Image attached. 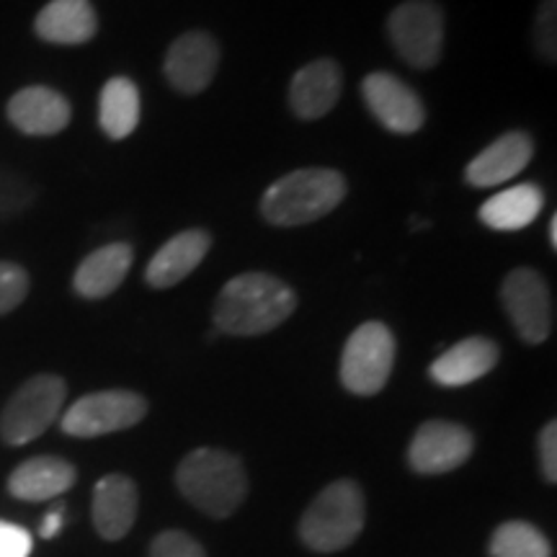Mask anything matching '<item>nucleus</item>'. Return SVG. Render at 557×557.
<instances>
[{"label":"nucleus","mask_w":557,"mask_h":557,"mask_svg":"<svg viewBox=\"0 0 557 557\" xmlns=\"http://www.w3.org/2000/svg\"><path fill=\"white\" fill-rule=\"evenodd\" d=\"M532 152L534 145L527 132H506L470 160V165L465 169V178L475 189L506 184L508 178H517L527 169Z\"/></svg>","instance_id":"13"},{"label":"nucleus","mask_w":557,"mask_h":557,"mask_svg":"<svg viewBox=\"0 0 557 557\" xmlns=\"http://www.w3.org/2000/svg\"><path fill=\"white\" fill-rule=\"evenodd\" d=\"M99 122L109 139H124L139 124V90L124 75L111 78L101 90Z\"/></svg>","instance_id":"23"},{"label":"nucleus","mask_w":557,"mask_h":557,"mask_svg":"<svg viewBox=\"0 0 557 557\" xmlns=\"http://www.w3.org/2000/svg\"><path fill=\"white\" fill-rule=\"evenodd\" d=\"M148 416V400L132 389H101L83 395L65 410L60 426L67 436L96 438L137 426Z\"/></svg>","instance_id":"8"},{"label":"nucleus","mask_w":557,"mask_h":557,"mask_svg":"<svg viewBox=\"0 0 557 557\" xmlns=\"http://www.w3.org/2000/svg\"><path fill=\"white\" fill-rule=\"evenodd\" d=\"M491 557H553L545 534L529 521H506L491 537Z\"/></svg>","instance_id":"24"},{"label":"nucleus","mask_w":557,"mask_h":557,"mask_svg":"<svg viewBox=\"0 0 557 557\" xmlns=\"http://www.w3.org/2000/svg\"><path fill=\"white\" fill-rule=\"evenodd\" d=\"M62 521H65V506L58 504L50 513H47L45 521H41V529H39L41 537H45V540L58 537L60 529H62Z\"/></svg>","instance_id":"30"},{"label":"nucleus","mask_w":557,"mask_h":557,"mask_svg":"<svg viewBox=\"0 0 557 557\" xmlns=\"http://www.w3.org/2000/svg\"><path fill=\"white\" fill-rule=\"evenodd\" d=\"M67 398L65 380L58 374H37L26 380L0 413V438L9 447H24L58 421Z\"/></svg>","instance_id":"5"},{"label":"nucleus","mask_w":557,"mask_h":557,"mask_svg":"<svg viewBox=\"0 0 557 557\" xmlns=\"http://www.w3.org/2000/svg\"><path fill=\"white\" fill-rule=\"evenodd\" d=\"M549 248L557 250V218L553 214V220H549Z\"/></svg>","instance_id":"31"},{"label":"nucleus","mask_w":557,"mask_h":557,"mask_svg":"<svg viewBox=\"0 0 557 557\" xmlns=\"http://www.w3.org/2000/svg\"><path fill=\"white\" fill-rule=\"evenodd\" d=\"M297 310V292L284 278L240 274L222 287L214 299L212 320L218 333L227 336H263L278 329Z\"/></svg>","instance_id":"1"},{"label":"nucleus","mask_w":557,"mask_h":557,"mask_svg":"<svg viewBox=\"0 0 557 557\" xmlns=\"http://www.w3.org/2000/svg\"><path fill=\"white\" fill-rule=\"evenodd\" d=\"M500 302L517 336L529 346L545 344L553 333V295L534 269H513L500 284Z\"/></svg>","instance_id":"9"},{"label":"nucleus","mask_w":557,"mask_h":557,"mask_svg":"<svg viewBox=\"0 0 557 557\" xmlns=\"http://www.w3.org/2000/svg\"><path fill=\"white\" fill-rule=\"evenodd\" d=\"M542 207H545V194L537 184H519L511 189L496 194L480 207V222L493 230H524L540 218Z\"/></svg>","instance_id":"22"},{"label":"nucleus","mask_w":557,"mask_h":557,"mask_svg":"<svg viewBox=\"0 0 557 557\" xmlns=\"http://www.w3.org/2000/svg\"><path fill=\"white\" fill-rule=\"evenodd\" d=\"M132 269L129 243H111L86 256L73 276V289L86 299H103L122 287Z\"/></svg>","instance_id":"21"},{"label":"nucleus","mask_w":557,"mask_h":557,"mask_svg":"<svg viewBox=\"0 0 557 557\" xmlns=\"http://www.w3.org/2000/svg\"><path fill=\"white\" fill-rule=\"evenodd\" d=\"M29 295V274L13 261H0V315H9Z\"/></svg>","instance_id":"25"},{"label":"nucleus","mask_w":557,"mask_h":557,"mask_svg":"<svg viewBox=\"0 0 557 557\" xmlns=\"http://www.w3.org/2000/svg\"><path fill=\"white\" fill-rule=\"evenodd\" d=\"M346 197V178L331 169H299L276 178L261 199L263 220L278 227L310 225Z\"/></svg>","instance_id":"3"},{"label":"nucleus","mask_w":557,"mask_h":557,"mask_svg":"<svg viewBox=\"0 0 557 557\" xmlns=\"http://www.w3.org/2000/svg\"><path fill=\"white\" fill-rule=\"evenodd\" d=\"M475 438L451 421H426L418 426L408 447V465L418 475H444L462 468L472 455Z\"/></svg>","instance_id":"11"},{"label":"nucleus","mask_w":557,"mask_h":557,"mask_svg":"<svg viewBox=\"0 0 557 557\" xmlns=\"http://www.w3.org/2000/svg\"><path fill=\"white\" fill-rule=\"evenodd\" d=\"M341 88H344V78H341L338 62L320 58L295 73L289 86V107L299 120H320L336 107Z\"/></svg>","instance_id":"14"},{"label":"nucleus","mask_w":557,"mask_h":557,"mask_svg":"<svg viewBox=\"0 0 557 557\" xmlns=\"http://www.w3.org/2000/svg\"><path fill=\"white\" fill-rule=\"evenodd\" d=\"M500 348L496 341L472 336L455 344L431 364L429 374L442 387H465L493 372L498 364Z\"/></svg>","instance_id":"17"},{"label":"nucleus","mask_w":557,"mask_h":557,"mask_svg":"<svg viewBox=\"0 0 557 557\" xmlns=\"http://www.w3.org/2000/svg\"><path fill=\"white\" fill-rule=\"evenodd\" d=\"M137 485L122 472H111L96 483L94 527L107 542L124 540L137 519Z\"/></svg>","instance_id":"16"},{"label":"nucleus","mask_w":557,"mask_h":557,"mask_svg":"<svg viewBox=\"0 0 557 557\" xmlns=\"http://www.w3.org/2000/svg\"><path fill=\"white\" fill-rule=\"evenodd\" d=\"M150 557H207L205 547L181 529H165L150 545Z\"/></svg>","instance_id":"26"},{"label":"nucleus","mask_w":557,"mask_h":557,"mask_svg":"<svg viewBox=\"0 0 557 557\" xmlns=\"http://www.w3.org/2000/svg\"><path fill=\"white\" fill-rule=\"evenodd\" d=\"M34 32L50 45H86L99 32V16L90 0H50L37 13Z\"/></svg>","instance_id":"20"},{"label":"nucleus","mask_w":557,"mask_h":557,"mask_svg":"<svg viewBox=\"0 0 557 557\" xmlns=\"http://www.w3.org/2000/svg\"><path fill=\"white\" fill-rule=\"evenodd\" d=\"M395 367V336L380 320L361 323L341 354V382L354 395H377Z\"/></svg>","instance_id":"6"},{"label":"nucleus","mask_w":557,"mask_h":557,"mask_svg":"<svg viewBox=\"0 0 557 557\" xmlns=\"http://www.w3.org/2000/svg\"><path fill=\"white\" fill-rule=\"evenodd\" d=\"M557 0H542L537 18H534V45L542 60L555 62L557 58Z\"/></svg>","instance_id":"27"},{"label":"nucleus","mask_w":557,"mask_h":557,"mask_svg":"<svg viewBox=\"0 0 557 557\" xmlns=\"http://www.w3.org/2000/svg\"><path fill=\"white\" fill-rule=\"evenodd\" d=\"M367 109L393 135H413L426 124V107L408 83L393 73H369L361 83Z\"/></svg>","instance_id":"10"},{"label":"nucleus","mask_w":557,"mask_h":557,"mask_svg":"<svg viewBox=\"0 0 557 557\" xmlns=\"http://www.w3.org/2000/svg\"><path fill=\"white\" fill-rule=\"evenodd\" d=\"M78 480V470L62 457H32L21 462L9 478V493L18 500L41 504L67 493Z\"/></svg>","instance_id":"19"},{"label":"nucleus","mask_w":557,"mask_h":557,"mask_svg":"<svg viewBox=\"0 0 557 557\" xmlns=\"http://www.w3.org/2000/svg\"><path fill=\"white\" fill-rule=\"evenodd\" d=\"M181 496L212 519H227L248 496V478L233 451L201 447L181 459L176 470Z\"/></svg>","instance_id":"2"},{"label":"nucleus","mask_w":557,"mask_h":557,"mask_svg":"<svg viewBox=\"0 0 557 557\" xmlns=\"http://www.w3.org/2000/svg\"><path fill=\"white\" fill-rule=\"evenodd\" d=\"M212 248V235L207 230H186V233L173 235L163 248L152 256V261L145 269V282L152 289H169L184 282L191 271L205 261V256Z\"/></svg>","instance_id":"18"},{"label":"nucleus","mask_w":557,"mask_h":557,"mask_svg":"<svg viewBox=\"0 0 557 557\" xmlns=\"http://www.w3.org/2000/svg\"><path fill=\"white\" fill-rule=\"evenodd\" d=\"M220 65V45L209 32L181 34L165 54V78L178 94L197 96L212 83Z\"/></svg>","instance_id":"12"},{"label":"nucleus","mask_w":557,"mask_h":557,"mask_svg":"<svg viewBox=\"0 0 557 557\" xmlns=\"http://www.w3.org/2000/svg\"><path fill=\"white\" fill-rule=\"evenodd\" d=\"M387 37L410 67L429 70L442 60L444 11L436 0H406L387 16Z\"/></svg>","instance_id":"7"},{"label":"nucleus","mask_w":557,"mask_h":557,"mask_svg":"<svg viewBox=\"0 0 557 557\" xmlns=\"http://www.w3.org/2000/svg\"><path fill=\"white\" fill-rule=\"evenodd\" d=\"M70 103L60 90L47 86H29L18 90L9 101V122L29 137L58 135L70 124Z\"/></svg>","instance_id":"15"},{"label":"nucleus","mask_w":557,"mask_h":557,"mask_svg":"<svg viewBox=\"0 0 557 557\" xmlns=\"http://www.w3.org/2000/svg\"><path fill=\"white\" fill-rule=\"evenodd\" d=\"M32 547V534L24 527L0 521V557H29Z\"/></svg>","instance_id":"28"},{"label":"nucleus","mask_w":557,"mask_h":557,"mask_svg":"<svg viewBox=\"0 0 557 557\" xmlns=\"http://www.w3.org/2000/svg\"><path fill=\"white\" fill-rule=\"evenodd\" d=\"M364 493L354 480H336L318 493L299 521V537L312 553L331 555L354 545L364 529Z\"/></svg>","instance_id":"4"},{"label":"nucleus","mask_w":557,"mask_h":557,"mask_svg":"<svg viewBox=\"0 0 557 557\" xmlns=\"http://www.w3.org/2000/svg\"><path fill=\"white\" fill-rule=\"evenodd\" d=\"M540 468L547 483H557V423L549 421L540 431Z\"/></svg>","instance_id":"29"}]
</instances>
